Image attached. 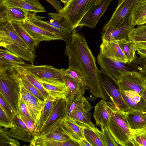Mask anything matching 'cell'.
<instances>
[{
	"label": "cell",
	"instance_id": "d6986e66",
	"mask_svg": "<svg viewBox=\"0 0 146 146\" xmlns=\"http://www.w3.org/2000/svg\"><path fill=\"white\" fill-rule=\"evenodd\" d=\"M63 118H61L56 121L36 137L58 142H64L69 140L70 139L61 129Z\"/></svg>",
	"mask_w": 146,
	"mask_h": 146
},
{
	"label": "cell",
	"instance_id": "8d00e7d4",
	"mask_svg": "<svg viewBox=\"0 0 146 146\" xmlns=\"http://www.w3.org/2000/svg\"><path fill=\"white\" fill-rule=\"evenodd\" d=\"M101 131L97 128L96 131L104 146H118L119 145L115 140L109 130L106 128L100 126Z\"/></svg>",
	"mask_w": 146,
	"mask_h": 146
},
{
	"label": "cell",
	"instance_id": "e575fe53",
	"mask_svg": "<svg viewBox=\"0 0 146 146\" xmlns=\"http://www.w3.org/2000/svg\"><path fill=\"white\" fill-rule=\"evenodd\" d=\"M46 22L60 32L64 35V41L66 44H69L71 40L72 30L67 27L61 22L51 19Z\"/></svg>",
	"mask_w": 146,
	"mask_h": 146
},
{
	"label": "cell",
	"instance_id": "d4e9b609",
	"mask_svg": "<svg viewBox=\"0 0 146 146\" xmlns=\"http://www.w3.org/2000/svg\"><path fill=\"white\" fill-rule=\"evenodd\" d=\"M76 121L79 125L87 127L93 129L96 128L91 120L90 113L84 109L75 110L69 113L67 116Z\"/></svg>",
	"mask_w": 146,
	"mask_h": 146
},
{
	"label": "cell",
	"instance_id": "f907efd6",
	"mask_svg": "<svg viewBox=\"0 0 146 146\" xmlns=\"http://www.w3.org/2000/svg\"><path fill=\"white\" fill-rule=\"evenodd\" d=\"M129 38L135 42L146 41V35L133 36Z\"/></svg>",
	"mask_w": 146,
	"mask_h": 146
},
{
	"label": "cell",
	"instance_id": "94428289",
	"mask_svg": "<svg viewBox=\"0 0 146 146\" xmlns=\"http://www.w3.org/2000/svg\"><path fill=\"white\" fill-rule=\"evenodd\" d=\"M2 0H0V1H2Z\"/></svg>",
	"mask_w": 146,
	"mask_h": 146
},
{
	"label": "cell",
	"instance_id": "6da1fadb",
	"mask_svg": "<svg viewBox=\"0 0 146 146\" xmlns=\"http://www.w3.org/2000/svg\"><path fill=\"white\" fill-rule=\"evenodd\" d=\"M65 54L68 58V68L76 71L82 77L91 94L96 98L108 100L109 97L104 93L99 82V70L96 58L85 37L76 28L72 30L71 41L66 45Z\"/></svg>",
	"mask_w": 146,
	"mask_h": 146
},
{
	"label": "cell",
	"instance_id": "ee69618b",
	"mask_svg": "<svg viewBox=\"0 0 146 146\" xmlns=\"http://www.w3.org/2000/svg\"><path fill=\"white\" fill-rule=\"evenodd\" d=\"M19 117L22 119L26 125L32 133L34 138L36 137L37 136V134L35 128L34 120L31 118L23 116H20Z\"/></svg>",
	"mask_w": 146,
	"mask_h": 146
},
{
	"label": "cell",
	"instance_id": "d590c367",
	"mask_svg": "<svg viewBox=\"0 0 146 146\" xmlns=\"http://www.w3.org/2000/svg\"><path fill=\"white\" fill-rule=\"evenodd\" d=\"M93 129L86 127L84 130V133L86 139L92 146H104L100 137L96 131V129Z\"/></svg>",
	"mask_w": 146,
	"mask_h": 146
},
{
	"label": "cell",
	"instance_id": "3957f363",
	"mask_svg": "<svg viewBox=\"0 0 146 146\" xmlns=\"http://www.w3.org/2000/svg\"><path fill=\"white\" fill-rule=\"evenodd\" d=\"M0 46L34 64V52L20 37L11 21L0 22Z\"/></svg>",
	"mask_w": 146,
	"mask_h": 146
},
{
	"label": "cell",
	"instance_id": "680465c9",
	"mask_svg": "<svg viewBox=\"0 0 146 146\" xmlns=\"http://www.w3.org/2000/svg\"><path fill=\"white\" fill-rule=\"evenodd\" d=\"M146 23V18L145 19L144 21V24Z\"/></svg>",
	"mask_w": 146,
	"mask_h": 146
},
{
	"label": "cell",
	"instance_id": "44dd1931",
	"mask_svg": "<svg viewBox=\"0 0 146 146\" xmlns=\"http://www.w3.org/2000/svg\"><path fill=\"white\" fill-rule=\"evenodd\" d=\"M1 1L6 6L18 7L28 12L45 13V8L38 0H2Z\"/></svg>",
	"mask_w": 146,
	"mask_h": 146
},
{
	"label": "cell",
	"instance_id": "603a6c76",
	"mask_svg": "<svg viewBox=\"0 0 146 146\" xmlns=\"http://www.w3.org/2000/svg\"><path fill=\"white\" fill-rule=\"evenodd\" d=\"M130 129H137L146 126V115L143 111L129 109L123 112Z\"/></svg>",
	"mask_w": 146,
	"mask_h": 146
},
{
	"label": "cell",
	"instance_id": "52a82bcc",
	"mask_svg": "<svg viewBox=\"0 0 146 146\" xmlns=\"http://www.w3.org/2000/svg\"><path fill=\"white\" fill-rule=\"evenodd\" d=\"M99 80L104 93L115 108L123 112L128 111L129 107L123 99L117 82L102 69L99 71Z\"/></svg>",
	"mask_w": 146,
	"mask_h": 146
},
{
	"label": "cell",
	"instance_id": "f6af8a7d",
	"mask_svg": "<svg viewBox=\"0 0 146 146\" xmlns=\"http://www.w3.org/2000/svg\"><path fill=\"white\" fill-rule=\"evenodd\" d=\"M64 75H67L82 82L85 84L84 79L76 71L68 68L66 69L62 68Z\"/></svg>",
	"mask_w": 146,
	"mask_h": 146
},
{
	"label": "cell",
	"instance_id": "f35d334b",
	"mask_svg": "<svg viewBox=\"0 0 146 146\" xmlns=\"http://www.w3.org/2000/svg\"><path fill=\"white\" fill-rule=\"evenodd\" d=\"M23 70L27 80L41 93L46 99L49 96L47 92L44 89L41 82L36 79L31 73L26 70L23 67Z\"/></svg>",
	"mask_w": 146,
	"mask_h": 146
},
{
	"label": "cell",
	"instance_id": "74e56055",
	"mask_svg": "<svg viewBox=\"0 0 146 146\" xmlns=\"http://www.w3.org/2000/svg\"><path fill=\"white\" fill-rule=\"evenodd\" d=\"M119 89L123 99L129 107V109L146 112V104L143 100H141L139 102H137L127 97L123 90Z\"/></svg>",
	"mask_w": 146,
	"mask_h": 146
},
{
	"label": "cell",
	"instance_id": "60d3db41",
	"mask_svg": "<svg viewBox=\"0 0 146 146\" xmlns=\"http://www.w3.org/2000/svg\"><path fill=\"white\" fill-rule=\"evenodd\" d=\"M0 107L2 108L8 117L12 121L15 115L13 110L6 102L1 95H0Z\"/></svg>",
	"mask_w": 146,
	"mask_h": 146
},
{
	"label": "cell",
	"instance_id": "2e32d148",
	"mask_svg": "<svg viewBox=\"0 0 146 146\" xmlns=\"http://www.w3.org/2000/svg\"><path fill=\"white\" fill-rule=\"evenodd\" d=\"M28 13L18 7L7 6L0 1V22H24L28 19Z\"/></svg>",
	"mask_w": 146,
	"mask_h": 146
},
{
	"label": "cell",
	"instance_id": "1f68e13d",
	"mask_svg": "<svg viewBox=\"0 0 146 146\" xmlns=\"http://www.w3.org/2000/svg\"><path fill=\"white\" fill-rule=\"evenodd\" d=\"M130 131L131 145L146 146V126L141 129H130Z\"/></svg>",
	"mask_w": 146,
	"mask_h": 146
},
{
	"label": "cell",
	"instance_id": "836d02e7",
	"mask_svg": "<svg viewBox=\"0 0 146 146\" xmlns=\"http://www.w3.org/2000/svg\"><path fill=\"white\" fill-rule=\"evenodd\" d=\"M56 101L49 96L46 99L45 104L39 119L38 134L40 130L49 117Z\"/></svg>",
	"mask_w": 146,
	"mask_h": 146
},
{
	"label": "cell",
	"instance_id": "ba28073f",
	"mask_svg": "<svg viewBox=\"0 0 146 146\" xmlns=\"http://www.w3.org/2000/svg\"><path fill=\"white\" fill-rule=\"evenodd\" d=\"M23 66L40 82L56 85L65 84L62 68H55L50 65L36 66L31 64H25Z\"/></svg>",
	"mask_w": 146,
	"mask_h": 146
},
{
	"label": "cell",
	"instance_id": "8fae6325",
	"mask_svg": "<svg viewBox=\"0 0 146 146\" xmlns=\"http://www.w3.org/2000/svg\"><path fill=\"white\" fill-rule=\"evenodd\" d=\"M113 0H101L99 3L93 6L83 17L78 27L80 29L83 26L94 28Z\"/></svg>",
	"mask_w": 146,
	"mask_h": 146
},
{
	"label": "cell",
	"instance_id": "4316f807",
	"mask_svg": "<svg viewBox=\"0 0 146 146\" xmlns=\"http://www.w3.org/2000/svg\"><path fill=\"white\" fill-rule=\"evenodd\" d=\"M36 12H29L28 20L30 22L43 29L60 37L61 40L64 41L63 35L59 31L54 28L47 23L46 21H42L44 17L37 16Z\"/></svg>",
	"mask_w": 146,
	"mask_h": 146
},
{
	"label": "cell",
	"instance_id": "cb8c5ba5",
	"mask_svg": "<svg viewBox=\"0 0 146 146\" xmlns=\"http://www.w3.org/2000/svg\"><path fill=\"white\" fill-rule=\"evenodd\" d=\"M25 64L23 59L6 49H0V69L13 66H23Z\"/></svg>",
	"mask_w": 146,
	"mask_h": 146
},
{
	"label": "cell",
	"instance_id": "83f0119b",
	"mask_svg": "<svg viewBox=\"0 0 146 146\" xmlns=\"http://www.w3.org/2000/svg\"><path fill=\"white\" fill-rule=\"evenodd\" d=\"M146 18V0H138L133 8L131 22L135 25L144 24Z\"/></svg>",
	"mask_w": 146,
	"mask_h": 146
},
{
	"label": "cell",
	"instance_id": "db71d44e",
	"mask_svg": "<svg viewBox=\"0 0 146 146\" xmlns=\"http://www.w3.org/2000/svg\"><path fill=\"white\" fill-rule=\"evenodd\" d=\"M135 42L136 48H146V41Z\"/></svg>",
	"mask_w": 146,
	"mask_h": 146
},
{
	"label": "cell",
	"instance_id": "ac0fdd59",
	"mask_svg": "<svg viewBox=\"0 0 146 146\" xmlns=\"http://www.w3.org/2000/svg\"><path fill=\"white\" fill-rule=\"evenodd\" d=\"M100 52L104 56L124 64L128 63L127 59L120 47L118 41H102Z\"/></svg>",
	"mask_w": 146,
	"mask_h": 146
},
{
	"label": "cell",
	"instance_id": "7c38bea8",
	"mask_svg": "<svg viewBox=\"0 0 146 146\" xmlns=\"http://www.w3.org/2000/svg\"><path fill=\"white\" fill-rule=\"evenodd\" d=\"M98 64L101 68L117 82L121 74L129 70L124 63L111 59L100 52L97 56Z\"/></svg>",
	"mask_w": 146,
	"mask_h": 146
},
{
	"label": "cell",
	"instance_id": "9c48e42d",
	"mask_svg": "<svg viewBox=\"0 0 146 146\" xmlns=\"http://www.w3.org/2000/svg\"><path fill=\"white\" fill-rule=\"evenodd\" d=\"M119 89L135 91L141 95L145 89L144 78L139 72L129 71L123 72L117 82Z\"/></svg>",
	"mask_w": 146,
	"mask_h": 146
},
{
	"label": "cell",
	"instance_id": "816d5d0a",
	"mask_svg": "<svg viewBox=\"0 0 146 146\" xmlns=\"http://www.w3.org/2000/svg\"><path fill=\"white\" fill-rule=\"evenodd\" d=\"M137 53L138 54L140 58H146V48H136Z\"/></svg>",
	"mask_w": 146,
	"mask_h": 146
},
{
	"label": "cell",
	"instance_id": "5bb4252c",
	"mask_svg": "<svg viewBox=\"0 0 146 146\" xmlns=\"http://www.w3.org/2000/svg\"><path fill=\"white\" fill-rule=\"evenodd\" d=\"M115 107L111 102H106L103 99L96 104L93 117L97 127L102 126L109 130L110 118Z\"/></svg>",
	"mask_w": 146,
	"mask_h": 146
},
{
	"label": "cell",
	"instance_id": "9f6ffc18",
	"mask_svg": "<svg viewBox=\"0 0 146 146\" xmlns=\"http://www.w3.org/2000/svg\"><path fill=\"white\" fill-rule=\"evenodd\" d=\"M73 0H60L64 4V7L66 6Z\"/></svg>",
	"mask_w": 146,
	"mask_h": 146
},
{
	"label": "cell",
	"instance_id": "f5cc1de1",
	"mask_svg": "<svg viewBox=\"0 0 146 146\" xmlns=\"http://www.w3.org/2000/svg\"><path fill=\"white\" fill-rule=\"evenodd\" d=\"M79 146H92L86 139H82L78 142Z\"/></svg>",
	"mask_w": 146,
	"mask_h": 146
},
{
	"label": "cell",
	"instance_id": "7dc6e473",
	"mask_svg": "<svg viewBox=\"0 0 146 146\" xmlns=\"http://www.w3.org/2000/svg\"><path fill=\"white\" fill-rule=\"evenodd\" d=\"M123 90L125 95L130 99L137 102H139L141 100V96L138 92L131 90Z\"/></svg>",
	"mask_w": 146,
	"mask_h": 146
},
{
	"label": "cell",
	"instance_id": "d6a6232c",
	"mask_svg": "<svg viewBox=\"0 0 146 146\" xmlns=\"http://www.w3.org/2000/svg\"><path fill=\"white\" fill-rule=\"evenodd\" d=\"M21 74V81L24 87L31 94L42 101H44L46 98L27 79L23 72V66L19 65Z\"/></svg>",
	"mask_w": 146,
	"mask_h": 146
},
{
	"label": "cell",
	"instance_id": "5b68a950",
	"mask_svg": "<svg viewBox=\"0 0 146 146\" xmlns=\"http://www.w3.org/2000/svg\"><path fill=\"white\" fill-rule=\"evenodd\" d=\"M109 130L115 140L121 146L131 145V133L123 112L115 107L111 115Z\"/></svg>",
	"mask_w": 146,
	"mask_h": 146
},
{
	"label": "cell",
	"instance_id": "277c9868",
	"mask_svg": "<svg viewBox=\"0 0 146 146\" xmlns=\"http://www.w3.org/2000/svg\"><path fill=\"white\" fill-rule=\"evenodd\" d=\"M101 0H74L60 11L50 13L48 15L52 19L60 22L72 30L78 27L83 17L94 6Z\"/></svg>",
	"mask_w": 146,
	"mask_h": 146
},
{
	"label": "cell",
	"instance_id": "e0dca14e",
	"mask_svg": "<svg viewBox=\"0 0 146 146\" xmlns=\"http://www.w3.org/2000/svg\"><path fill=\"white\" fill-rule=\"evenodd\" d=\"M63 79L67 89L66 98L68 104L76 98L84 96L85 91L89 89L82 82L68 75H64Z\"/></svg>",
	"mask_w": 146,
	"mask_h": 146
},
{
	"label": "cell",
	"instance_id": "11a10c76",
	"mask_svg": "<svg viewBox=\"0 0 146 146\" xmlns=\"http://www.w3.org/2000/svg\"><path fill=\"white\" fill-rule=\"evenodd\" d=\"M142 99L146 104V89H145L141 94Z\"/></svg>",
	"mask_w": 146,
	"mask_h": 146
},
{
	"label": "cell",
	"instance_id": "f546056e",
	"mask_svg": "<svg viewBox=\"0 0 146 146\" xmlns=\"http://www.w3.org/2000/svg\"><path fill=\"white\" fill-rule=\"evenodd\" d=\"M11 22L20 37L31 50L34 52L35 47L38 45L35 41L31 37L19 23L15 21Z\"/></svg>",
	"mask_w": 146,
	"mask_h": 146
},
{
	"label": "cell",
	"instance_id": "484cf974",
	"mask_svg": "<svg viewBox=\"0 0 146 146\" xmlns=\"http://www.w3.org/2000/svg\"><path fill=\"white\" fill-rule=\"evenodd\" d=\"M40 82L50 98L55 100L62 99L66 100L67 89L65 84L56 85Z\"/></svg>",
	"mask_w": 146,
	"mask_h": 146
},
{
	"label": "cell",
	"instance_id": "7a4b0ae2",
	"mask_svg": "<svg viewBox=\"0 0 146 146\" xmlns=\"http://www.w3.org/2000/svg\"><path fill=\"white\" fill-rule=\"evenodd\" d=\"M19 65L0 69V95L18 116L21 77Z\"/></svg>",
	"mask_w": 146,
	"mask_h": 146
},
{
	"label": "cell",
	"instance_id": "681fc988",
	"mask_svg": "<svg viewBox=\"0 0 146 146\" xmlns=\"http://www.w3.org/2000/svg\"><path fill=\"white\" fill-rule=\"evenodd\" d=\"M48 1L55 9L56 12L61 10L63 8L60 4V1L57 0H45Z\"/></svg>",
	"mask_w": 146,
	"mask_h": 146
},
{
	"label": "cell",
	"instance_id": "bcb514c9",
	"mask_svg": "<svg viewBox=\"0 0 146 146\" xmlns=\"http://www.w3.org/2000/svg\"><path fill=\"white\" fill-rule=\"evenodd\" d=\"M146 35V25H141L134 28L130 33L129 37Z\"/></svg>",
	"mask_w": 146,
	"mask_h": 146
},
{
	"label": "cell",
	"instance_id": "b9f144b4",
	"mask_svg": "<svg viewBox=\"0 0 146 146\" xmlns=\"http://www.w3.org/2000/svg\"><path fill=\"white\" fill-rule=\"evenodd\" d=\"M19 116L18 117L23 116L33 119L29 112L25 102L20 94L19 102Z\"/></svg>",
	"mask_w": 146,
	"mask_h": 146
},
{
	"label": "cell",
	"instance_id": "9a60e30c",
	"mask_svg": "<svg viewBox=\"0 0 146 146\" xmlns=\"http://www.w3.org/2000/svg\"><path fill=\"white\" fill-rule=\"evenodd\" d=\"M38 44L42 41L61 40V38L34 24L28 19L19 23Z\"/></svg>",
	"mask_w": 146,
	"mask_h": 146
},
{
	"label": "cell",
	"instance_id": "4fadbf2b",
	"mask_svg": "<svg viewBox=\"0 0 146 146\" xmlns=\"http://www.w3.org/2000/svg\"><path fill=\"white\" fill-rule=\"evenodd\" d=\"M12 122L13 125L10 129L5 127L3 129L1 126L0 131L17 139L30 143L34 137L23 121L20 117L15 115Z\"/></svg>",
	"mask_w": 146,
	"mask_h": 146
},
{
	"label": "cell",
	"instance_id": "91938a15",
	"mask_svg": "<svg viewBox=\"0 0 146 146\" xmlns=\"http://www.w3.org/2000/svg\"><path fill=\"white\" fill-rule=\"evenodd\" d=\"M144 113L146 115V112L143 111Z\"/></svg>",
	"mask_w": 146,
	"mask_h": 146
},
{
	"label": "cell",
	"instance_id": "4dcf8cb0",
	"mask_svg": "<svg viewBox=\"0 0 146 146\" xmlns=\"http://www.w3.org/2000/svg\"><path fill=\"white\" fill-rule=\"evenodd\" d=\"M92 108V106L85 97L80 96L75 98L70 104H68L66 117L75 110L84 109L90 111Z\"/></svg>",
	"mask_w": 146,
	"mask_h": 146
},
{
	"label": "cell",
	"instance_id": "ffe728a7",
	"mask_svg": "<svg viewBox=\"0 0 146 146\" xmlns=\"http://www.w3.org/2000/svg\"><path fill=\"white\" fill-rule=\"evenodd\" d=\"M85 127L79 125L70 118L66 117L63 119L61 129L70 139L78 142L85 139L84 133Z\"/></svg>",
	"mask_w": 146,
	"mask_h": 146
},
{
	"label": "cell",
	"instance_id": "ab89813d",
	"mask_svg": "<svg viewBox=\"0 0 146 146\" xmlns=\"http://www.w3.org/2000/svg\"><path fill=\"white\" fill-rule=\"evenodd\" d=\"M20 143L17 139H14L12 137L0 131V146H19Z\"/></svg>",
	"mask_w": 146,
	"mask_h": 146
},
{
	"label": "cell",
	"instance_id": "6f0895ef",
	"mask_svg": "<svg viewBox=\"0 0 146 146\" xmlns=\"http://www.w3.org/2000/svg\"><path fill=\"white\" fill-rule=\"evenodd\" d=\"M145 79V89H146V79Z\"/></svg>",
	"mask_w": 146,
	"mask_h": 146
},
{
	"label": "cell",
	"instance_id": "30bf717a",
	"mask_svg": "<svg viewBox=\"0 0 146 146\" xmlns=\"http://www.w3.org/2000/svg\"><path fill=\"white\" fill-rule=\"evenodd\" d=\"M20 88V94L27 106L31 116L35 121V128L38 135L39 119L45 100L42 101L31 94L24 87L21 81Z\"/></svg>",
	"mask_w": 146,
	"mask_h": 146
},
{
	"label": "cell",
	"instance_id": "7bdbcfd3",
	"mask_svg": "<svg viewBox=\"0 0 146 146\" xmlns=\"http://www.w3.org/2000/svg\"><path fill=\"white\" fill-rule=\"evenodd\" d=\"M0 125L4 127L10 128L13 125L12 121L7 116L0 107Z\"/></svg>",
	"mask_w": 146,
	"mask_h": 146
},
{
	"label": "cell",
	"instance_id": "8992f818",
	"mask_svg": "<svg viewBox=\"0 0 146 146\" xmlns=\"http://www.w3.org/2000/svg\"><path fill=\"white\" fill-rule=\"evenodd\" d=\"M138 0H119L117 6L102 31L122 28L131 21L132 11Z\"/></svg>",
	"mask_w": 146,
	"mask_h": 146
},
{
	"label": "cell",
	"instance_id": "7402d4cb",
	"mask_svg": "<svg viewBox=\"0 0 146 146\" xmlns=\"http://www.w3.org/2000/svg\"><path fill=\"white\" fill-rule=\"evenodd\" d=\"M68 102L65 99L56 100L49 117L39 130L38 135L48 126L61 118L66 117Z\"/></svg>",
	"mask_w": 146,
	"mask_h": 146
},
{
	"label": "cell",
	"instance_id": "c3c4849f",
	"mask_svg": "<svg viewBox=\"0 0 146 146\" xmlns=\"http://www.w3.org/2000/svg\"><path fill=\"white\" fill-rule=\"evenodd\" d=\"M140 61L138 62L139 65L137 67L139 70L144 79H146V58H140Z\"/></svg>",
	"mask_w": 146,
	"mask_h": 146
},
{
	"label": "cell",
	"instance_id": "f1b7e54d",
	"mask_svg": "<svg viewBox=\"0 0 146 146\" xmlns=\"http://www.w3.org/2000/svg\"><path fill=\"white\" fill-rule=\"evenodd\" d=\"M118 44L126 57L129 64L135 58L136 48L135 42L129 38L117 41Z\"/></svg>",
	"mask_w": 146,
	"mask_h": 146
}]
</instances>
